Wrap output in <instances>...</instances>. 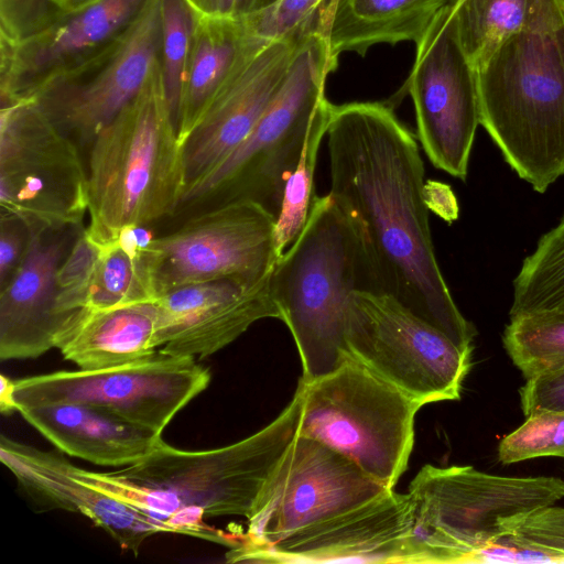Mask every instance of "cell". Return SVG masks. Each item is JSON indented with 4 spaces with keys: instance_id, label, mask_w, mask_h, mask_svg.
Segmentation results:
<instances>
[{
    "instance_id": "obj_1",
    "label": "cell",
    "mask_w": 564,
    "mask_h": 564,
    "mask_svg": "<svg viewBox=\"0 0 564 564\" xmlns=\"http://www.w3.org/2000/svg\"><path fill=\"white\" fill-rule=\"evenodd\" d=\"M328 194L359 236L372 292L473 351L475 327L458 310L433 246L417 138L379 101L332 105Z\"/></svg>"
},
{
    "instance_id": "obj_2",
    "label": "cell",
    "mask_w": 564,
    "mask_h": 564,
    "mask_svg": "<svg viewBox=\"0 0 564 564\" xmlns=\"http://www.w3.org/2000/svg\"><path fill=\"white\" fill-rule=\"evenodd\" d=\"M302 413L296 389L290 403L254 434L218 448L186 451L163 440L143 459L112 471L73 464L74 475L166 524L172 533L235 546L239 535L210 528L204 519L249 520L272 474L295 438Z\"/></svg>"
},
{
    "instance_id": "obj_3",
    "label": "cell",
    "mask_w": 564,
    "mask_h": 564,
    "mask_svg": "<svg viewBox=\"0 0 564 564\" xmlns=\"http://www.w3.org/2000/svg\"><path fill=\"white\" fill-rule=\"evenodd\" d=\"M476 76L480 126L516 174L546 192L564 175V0H533Z\"/></svg>"
},
{
    "instance_id": "obj_4",
    "label": "cell",
    "mask_w": 564,
    "mask_h": 564,
    "mask_svg": "<svg viewBox=\"0 0 564 564\" xmlns=\"http://www.w3.org/2000/svg\"><path fill=\"white\" fill-rule=\"evenodd\" d=\"M89 226L98 240L173 215L186 191L184 148L155 66L138 97L90 143Z\"/></svg>"
},
{
    "instance_id": "obj_5",
    "label": "cell",
    "mask_w": 564,
    "mask_h": 564,
    "mask_svg": "<svg viewBox=\"0 0 564 564\" xmlns=\"http://www.w3.org/2000/svg\"><path fill=\"white\" fill-rule=\"evenodd\" d=\"M270 290L297 347L301 380L326 376L349 357V302L372 285L357 230L328 193L315 196L303 230L271 273Z\"/></svg>"
},
{
    "instance_id": "obj_6",
    "label": "cell",
    "mask_w": 564,
    "mask_h": 564,
    "mask_svg": "<svg viewBox=\"0 0 564 564\" xmlns=\"http://www.w3.org/2000/svg\"><path fill=\"white\" fill-rule=\"evenodd\" d=\"M337 61L324 30L303 33L254 128L220 165L185 192L182 204L221 196L219 203L250 200L276 218L313 119L327 101L325 83Z\"/></svg>"
},
{
    "instance_id": "obj_7",
    "label": "cell",
    "mask_w": 564,
    "mask_h": 564,
    "mask_svg": "<svg viewBox=\"0 0 564 564\" xmlns=\"http://www.w3.org/2000/svg\"><path fill=\"white\" fill-rule=\"evenodd\" d=\"M406 495L421 563H470L516 519L564 498V480L427 464L412 479Z\"/></svg>"
},
{
    "instance_id": "obj_8",
    "label": "cell",
    "mask_w": 564,
    "mask_h": 564,
    "mask_svg": "<svg viewBox=\"0 0 564 564\" xmlns=\"http://www.w3.org/2000/svg\"><path fill=\"white\" fill-rule=\"evenodd\" d=\"M297 389V433L341 453L393 489L408 468L414 419L423 405L350 356L326 376L300 379Z\"/></svg>"
},
{
    "instance_id": "obj_9",
    "label": "cell",
    "mask_w": 564,
    "mask_h": 564,
    "mask_svg": "<svg viewBox=\"0 0 564 564\" xmlns=\"http://www.w3.org/2000/svg\"><path fill=\"white\" fill-rule=\"evenodd\" d=\"M0 209L30 234L77 227L88 212L78 150L33 99L1 106Z\"/></svg>"
},
{
    "instance_id": "obj_10",
    "label": "cell",
    "mask_w": 564,
    "mask_h": 564,
    "mask_svg": "<svg viewBox=\"0 0 564 564\" xmlns=\"http://www.w3.org/2000/svg\"><path fill=\"white\" fill-rule=\"evenodd\" d=\"M195 357L163 350L95 370H62L14 380L20 408L84 403L162 435L173 417L207 389L210 371Z\"/></svg>"
},
{
    "instance_id": "obj_11",
    "label": "cell",
    "mask_w": 564,
    "mask_h": 564,
    "mask_svg": "<svg viewBox=\"0 0 564 564\" xmlns=\"http://www.w3.org/2000/svg\"><path fill=\"white\" fill-rule=\"evenodd\" d=\"M346 343L350 357L422 405L460 398L471 351L388 294L352 293Z\"/></svg>"
},
{
    "instance_id": "obj_12",
    "label": "cell",
    "mask_w": 564,
    "mask_h": 564,
    "mask_svg": "<svg viewBox=\"0 0 564 564\" xmlns=\"http://www.w3.org/2000/svg\"><path fill=\"white\" fill-rule=\"evenodd\" d=\"M275 221L257 203L229 200L153 238L143 259L155 299L178 285L207 280L234 278L257 283L268 279L279 260Z\"/></svg>"
},
{
    "instance_id": "obj_13",
    "label": "cell",
    "mask_w": 564,
    "mask_h": 564,
    "mask_svg": "<svg viewBox=\"0 0 564 564\" xmlns=\"http://www.w3.org/2000/svg\"><path fill=\"white\" fill-rule=\"evenodd\" d=\"M161 37V0H147L111 42L29 99L67 135L91 143L148 83L160 62Z\"/></svg>"
},
{
    "instance_id": "obj_14",
    "label": "cell",
    "mask_w": 564,
    "mask_h": 564,
    "mask_svg": "<svg viewBox=\"0 0 564 564\" xmlns=\"http://www.w3.org/2000/svg\"><path fill=\"white\" fill-rule=\"evenodd\" d=\"M453 6L441 10L415 43L402 91L412 97L416 138L431 163L465 181L480 122L476 68L462 46Z\"/></svg>"
},
{
    "instance_id": "obj_15",
    "label": "cell",
    "mask_w": 564,
    "mask_h": 564,
    "mask_svg": "<svg viewBox=\"0 0 564 564\" xmlns=\"http://www.w3.org/2000/svg\"><path fill=\"white\" fill-rule=\"evenodd\" d=\"M388 490L347 456L297 433L268 481L239 543L273 542Z\"/></svg>"
},
{
    "instance_id": "obj_16",
    "label": "cell",
    "mask_w": 564,
    "mask_h": 564,
    "mask_svg": "<svg viewBox=\"0 0 564 564\" xmlns=\"http://www.w3.org/2000/svg\"><path fill=\"white\" fill-rule=\"evenodd\" d=\"M226 561L260 563H421L406 494L390 489L362 505L265 544L238 543Z\"/></svg>"
},
{
    "instance_id": "obj_17",
    "label": "cell",
    "mask_w": 564,
    "mask_h": 564,
    "mask_svg": "<svg viewBox=\"0 0 564 564\" xmlns=\"http://www.w3.org/2000/svg\"><path fill=\"white\" fill-rule=\"evenodd\" d=\"M303 33L306 32L273 41L251 36L184 142L186 191L220 165L249 135L275 95Z\"/></svg>"
},
{
    "instance_id": "obj_18",
    "label": "cell",
    "mask_w": 564,
    "mask_h": 564,
    "mask_svg": "<svg viewBox=\"0 0 564 564\" xmlns=\"http://www.w3.org/2000/svg\"><path fill=\"white\" fill-rule=\"evenodd\" d=\"M147 0H98L15 41L1 40V106L31 98L86 61L137 17Z\"/></svg>"
},
{
    "instance_id": "obj_19",
    "label": "cell",
    "mask_w": 564,
    "mask_h": 564,
    "mask_svg": "<svg viewBox=\"0 0 564 564\" xmlns=\"http://www.w3.org/2000/svg\"><path fill=\"white\" fill-rule=\"evenodd\" d=\"M270 276L257 283L234 278L207 280L162 293L156 297L160 349L204 359L231 344L256 322L280 319Z\"/></svg>"
},
{
    "instance_id": "obj_20",
    "label": "cell",
    "mask_w": 564,
    "mask_h": 564,
    "mask_svg": "<svg viewBox=\"0 0 564 564\" xmlns=\"http://www.w3.org/2000/svg\"><path fill=\"white\" fill-rule=\"evenodd\" d=\"M0 459L35 501L85 516L134 554L153 534L172 533L166 524L78 479L73 464L56 453L2 435Z\"/></svg>"
},
{
    "instance_id": "obj_21",
    "label": "cell",
    "mask_w": 564,
    "mask_h": 564,
    "mask_svg": "<svg viewBox=\"0 0 564 564\" xmlns=\"http://www.w3.org/2000/svg\"><path fill=\"white\" fill-rule=\"evenodd\" d=\"M66 240L61 231L30 234L22 262L0 288L1 361L36 358L56 348L68 321L58 311L56 281Z\"/></svg>"
},
{
    "instance_id": "obj_22",
    "label": "cell",
    "mask_w": 564,
    "mask_h": 564,
    "mask_svg": "<svg viewBox=\"0 0 564 564\" xmlns=\"http://www.w3.org/2000/svg\"><path fill=\"white\" fill-rule=\"evenodd\" d=\"M18 412L61 452L99 466L132 465L163 440L160 434L84 403L25 406Z\"/></svg>"
},
{
    "instance_id": "obj_23",
    "label": "cell",
    "mask_w": 564,
    "mask_h": 564,
    "mask_svg": "<svg viewBox=\"0 0 564 564\" xmlns=\"http://www.w3.org/2000/svg\"><path fill=\"white\" fill-rule=\"evenodd\" d=\"M156 300L108 308H82L69 317L56 348L78 369L109 368L147 357L160 348Z\"/></svg>"
},
{
    "instance_id": "obj_24",
    "label": "cell",
    "mask_w": 564,
    "mask_h": 564,
    "mask_svg": "<svg viewBox=\"0 0 564 564\" xmlns=\"http://www.w3.org/2000/svg\"><path fill=\"white\" fill-rule=\"evenodd\" d=\"M456 0H334L326 9V33L338 58L364 56L376 44L417 43L434 18Z\"/></svg>"
},
{
    "instance_id": "obj_25",
    "label": "cell",
    "mask_w": 564,
    "mask_h": 564,
    "mask_svg": "<svg viewBox=\"0 0 564 564\" xmlns=\"http://www.w3.org/2000/svg\"><path fill=\"white\" fill-rule=\"evenodd\" d=\"M251 36L240 17L196 14L177 121V134L183 145Z\"/></svg>"
},
{
    "instance_id": "obj_26",
    "label": "cell",
    "mask_w": 564,
    "mask_h": 564,
    "mask_svg": "<svg viewBox=\"0 0 564 564\" xmlns=\"http://www.w3.org/2000/svg\"><path fill=\"white\" fill-rule=\"evenodd\" d=\"M470 563H564V508H536L478 551Z\"/></svg>"
},
{
    "instance_id": "obj_27",
    "label": "cell",
    "mask_w": 564,
    "mask_h": 564,
    "mask_svg": "<svg viewBox=\"0 0 564 564\" xmlns=\"http://www.w3.org/2000/svg\"><path fill=\"white\" fill-rule=\"evenodd\" d=\"M564 307V216L524 258L513 280L509 315Z\"/></svg>"
},
{
    "instance_id": "obj_28",
    "label": "cell",
    "mask_w": 564,
    "mask_h": 564,
    "mask_svg": "<svg viewBox=\"0 0 564 564\" xmlns=\"http://www.w3.org/2000/svg\"><path fill=\"white\" fill-rule=\"evenodd\" d=\"M533 0H463L454 4L462 46L477 69L527 23Z\"/></svg>"
},
{
    "instance_id": "obj_29",
    "label": "cell",
    "mask_w": 564,
    "mask_h": 564,
    "mask_svg": "<svg viewBox=\"0 0 564 564\" xmlns=\"http://www.w3.org/2000/svg\"><path fill=\"white\" fill-rule=\"evenodd\" d=\"M502 341L525 379L564 365V307L511 316Z\"/></svg>"
},
{
    "instance_id": "obj_30",
    "label": "cell",
    "mask_w": 564,
    "mask_h": 564,
    "mask_svg": "<svg viewBox=\"0 0 564 564\" xmlns=\"http://www.w3.org/2000/svg\"><path fill=\"white\" fill-rule=\"evenodd\" d=\"M330 107L327 100L315 115L300 160L284 186L274 228V247L279 259L300 236L314 203L315 169L321 143L326 135Z\"/></svg>"
},
{
    "instance_id": "obj_31",
    "label": "cell",
    "mask_w": 564,
    "mask_h": 564,
    "mask_svg": "<svg viewBox=\"0 0 564 564\" xmlns=\"http://www.w3.org/2000/svg\"><path fill=\"white\" fill-rule=\"evenodd\" d=\"M195 19L186 0H161V76L176 130Z\"/></svg>"
},
{
    "instance_id": "obj_32",
    "label": "cell",
    "mask_w": 564,
    "mask_h": 564,
    "mask_svg": "<svg viewBox=\"0 0 564 564\" xmlns=\"http://www.w3.org/2000/svg\"><path fill=\"white\" fill-rule=\"evenodd\" d=\"M543 456L564 458V412L543 411L527 416L498 446V457L503 464Z\"/></svg>"
},
{
    "instance_id": "obj_33",
    "label": "cell",
    "mask_w": 564,
    "mask_h": 564,
    "mask_svg": "<svg viewBox=\"0 0 564 564\" xmlns=\"http://www.w3.org/2000/svg\"><path fill=\"white\" fill-rule=\"evenodd\" d=\"M334 0H276L243 19L249 32L273 41L318 28L319 19Z\"/></svg>"
},
{
    "instance_id": "obj_34",
    "label": "cell",
    "mask_w": 564,
    "mask_h": 564,
    "mask_svg": "<svg viewBox=\"0 0 564 564\" xmlns=\"http://www.w3.org/2000/svg\"><path fill=\"white\" fill-rule=\"evenodd\" d=\"M53 1L0 0L1 40H20L50 24Z\"/></svg>"
},
{
    "instance_id": "obj_35",
    "label": "cell",
    "mask_w": 564,
    "mask_h": 564,
    "mask_svg": "<svg viewBox=\"0 0 564 564\" xmlns=\"http://www.w3.org/2000/svg\"><path fill=\"white\" fill-rule=\"evenodd\" d=\"M525 416L536 412H564V365L527 379L520 388Z\"/></svg>"
},
{
    "instance_id": "obj_36",
    "label": "cell",
    "mask_w": 564,
    "mask_h": 564,
    "mask_svg": "<svg viewBox=\"0 0 564 564\" xmlns=\"http://www.w3.org/2000/svg\"><path fill=\"white\" fill-rule=\"evenodd\" d=\"M30 242V232L15 219L0 218V288L22 262Z\"/></svg>"
},
{
    "instance_id": "obj_37",
    "label": "cell",
    "mask_w": 564,
    "mask_h": 564,
    "mask_svg": "<svg viewBox=\"0 0 564 564\" xmlns=\"http://www.w3.org/2000/svg\"><path fill=\"white\" fill-rule=\"evenodd\" d=\"M199 17L235 18L237 0H186Z\"/></svg>"
},
{
    "instance_id": "obj_38",
    "label": "cell",
    "mask_w": 564,
    "mask_h": 564,
    "mask_svg": "<svg viewBox=\"0 0 564 564\" xmlns=\"http://www.w3.org/2000/svg\"><path fill=\"white\" fill-rule=\"evenodd\" d=\"M14 380L4 375L0 376V411L2 414L18 412V405L14 397Z\"/></svg>"
},
{
    "instance_id": "obj_39",
    "label": "cell",
    "mask_w": 564,
    "mask_h": 564,
    "mask_svg": "<svg viewBox=\"0 0 564 564\" xmlns=\"http://www.w3.org/2000/svg\"><path fill=\"white\" fill-rule=\"evenodd\" d=\"M96 1L98 0H54L53 19L51 22L63 15L79 11Z\"/></svg>"
},
{
    "instance_id": "obj_40",
    "label": "cell",
    "mask_w": 564,
    "mask_h": 564,
    "mask_svg": "<svg viewBox=\"0 0 564 564\" xmlns=\"http://www.w3.org/2000/svg\"><path fill=\"white\" fill-rule=\"evenodd\" d=\"M260 0H237V17H245L258 9Z\"/></svg>"
},
{
    "instance_id": "obj_41",
    "label": "cell",
    "mask_w": 564,
    "mask_h": 564,
    "mask_svg": "<svg viewBox=\"0 0 564 564\" xmlns=\"http://www.w3.org/2000/svg\"><path fill=\"white\" fill-rule=\"evenodd\" d=\"M275 1H276V0H260V1H259V6H258V9H257V10H259V9H261V8H264V7H267V6L271 4V3L275 2ZM257 10H256V11H257Z\"/></svg>"
},
{
    "instance_id": "obj_42",
    "label": "cell",
    "mask_w": 564,
    "mask_h": 564,
    "mask_svg": "<svg viewBox=\"0 0 564 564\" xmlns=\"http://www.w3.org/2000/svg\"><path fill=\"white\" fill-rule=\"evenodd\" d=\"M460 1H463V0H456V1L454 2V4H457V3H458V2H460Z\"/></svg>"
}]
</instances>
